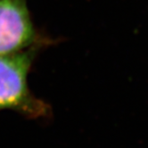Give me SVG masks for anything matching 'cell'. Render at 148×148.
Instances as JSON below:
<instances>
[{
    "instance_id": "6da1fadb",
    "label": "cell",
    "mask_w": 148,
    "mask_h": 148,
    "mask_svg": "<svg viewBox=\"0 0 148 148\" xmlns=\"http://www.w3.org/2000/svg\"><path fill=\"white\" fill-rule=\"evenodd\" d=\"M41 47L0 55V111L11 110L31 119L46 118L50 106L30 90L28 75Z\"/></svg>"
},
{
    "instance_id": "7a4b0ae2",
    "label": "cell",
    "mask_w": 148,
    "mask_h": 148,
    "mask_svg": "<svg viewBox=\"0 0 148 148\" xmlns=\"http://www.w3.org/2000/svg\"><path fill=\"white\" fill-rule=\"evenodd\" d=\"M56 40L35 25L27 0H0V55L32 47L46 48Z\"/></svg>"
}]
</instances>
